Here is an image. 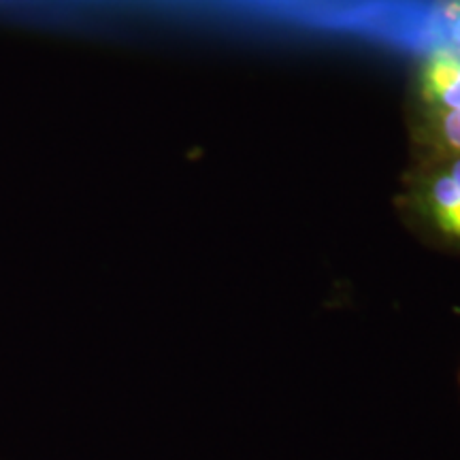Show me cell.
<instances>
[{"mask_svg":"<svg viewBox=\"0 0 460 460\" xmlns=\"http://www.w3.org/2000/svg\"><path fill=\"white\" fill-rule=\"evenodd\" d=\"M420 96L430 109H460V56L437 49L420 71Z\"/></svg>","mask_w":460,"mask_h":460,"instance_id":"obj_2","label":"cell"},{"mask_svg":"<svg viewBox=\"0 0 460 460\" xmlns=\"http://www.w3.org/2000/svg\"><path fill=\"white\" fill-rule=\"evenodd\" d=\"M401 205L420 233L460 250V154H435L420 164Z\"/></svg>","mask_w":460,"mask_h":460,"instance_id":"obj_1","label":"cell"},{"mask_svg":"<svg viewBox=\"0 0 460 460\" xmlns=\"http://www.w3.org/2000/svg\"><path fill=\"white\" fill-rule=\"evenodd\" d=\"M429 135L435 154H460V109H430Z\"/></svg>","mask_w":460,"mask_h":460,"instance_id":"obj_3","label":"cell"},{"mask_svg":"<svg viewBox=\"0 0 460 460\" xmlns=\"http://www.w3.org/2000/svg\"><path fill=\"white\" fill-rule=\"evenodd\" d=\"M447 24H450L452 43L456 48V54L460 56V0H450L447 7Z\"/></svg>","mask_w":460,"mask_h":460,"instance_id":"obj_4","label":"cell"}]
</instances>
